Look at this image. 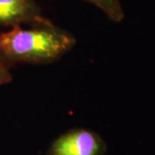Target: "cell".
Listing matches in <instances>:
<instances>
[{
	"instance_id": "cell-4",
	"label": "cell",
	"mask_w": 155,
	"mask_h": 155,
	"mask_svg": "<svg viewBox=\"0 0 155 155\" xmlns=\"http://www.w3.org/2000/svg\"><path fill=\"white\" fill-rule=\"evenodd\" d=\"M98 7L113 22H119L124 18V11L119 0H84Z\"/></svg>"
},
{
	"instance_id": "cell-3",
	"label": "cell",
	"mask_w": 155,
	"mask_h": 155,
	"mask_svg": "<svg viewBox=\"0 0 155 155\" xmlns=\"http://www.w3.org/2000/svg\"><path fill=\"white\" fill-rule=\"evenodd\" d=\"M51 22L35 0H0V25L15 27Z\"/></svg>"
},
{
	"instance_id": "cell-5",
	"label": "cell",
	"mask_w": 155,
	"mask_h": 155,
	"mask_svg": "<svg viewBox=\"0 0 155 155\" xmlns=\"http://www.w3.org/2000/svg\"><path fill=\"white\" fill-rule=\"evenodd\" d=\"M12 80V75L9 70L0 68V85L11 83Z\"/></svg>"
},
{
	"instance_id": "cell-1",
	"label": "cell",
	"mask_w": 155,
	"mask_h": 155,
	"mask_svg": "<svg viewBox=\"0 0 155 155\" xmlns=\"http://www.w3.org/2000/svg\"><path fill=\"white\" fill-rule=\"evenodd\" d=\"M76 43L72 34L53 24L12 27L0 34V68L19 64L44 65L59 61Z\"/></svg>"
},
{
	"instance_id": "cell-2",
	"label": "cell",
	"mask_w": 155,
	"mask_h": 155,
	"mask_svg": "<svg viewBox=\"0 0 155 155\" xmlns=\"http://www.w3.org/2000/svg\"><path fill=\"white\" fill-rule=\"evenodd\" d=\"M107 146L98 134L85 128H74L56 138L48 155H104Z\"/></svg>"
}]
</instances>
